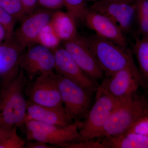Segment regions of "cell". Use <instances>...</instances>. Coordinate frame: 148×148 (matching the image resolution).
Here are the masks:
<instances>
[{
    "mask_svg": "<svg viewBox=\"0 0 148 148\" xmlns=\"http://www.w3.org/2000/svg\"><path fill=\"white\" fill-rule=\"evenodd\" d=\"M84 38L106 77L121 70H128L138 80L140 87L148 92V84L135 64L128 48L122 47L96 34Z\"/></svg>",
    "mask_w": 148,
    "mask_h": 148,
    "instance_id": "cell-1",
    "label": "cell"
},
{
    "mask_svg": "<svg viewBox=\"0 0 148 148\" xmlns=\"http://www.w3.org/2000/svg\"><path fill=\"white\" fill-rule=\"evenodd\" d=\"M27 80L20 69L15 76L3 82L0 98V126L18 127L24 123L27 102L23 90Z\"/></svg>",
    "mask_w": 148,
    "mask_h": 148,
    "instance_id": "cell-2",
    "label": "cell"
},
{
    "mask_svg": "<svg viewBox=\"0 0 148 148\" xmlns=\"http://www.w3.org/2000/svg\"><path fill=\"white\" fill-rule=\"evenodd\" d=\"M147 114L148 98L137 92L128 100L121 102L117 107L98 138L127 134L141 119Z\"/></svg>",
    "mask_w": 148,
    "mask_h": 148,
    "instance_id": "cell-3",
    "label": "cell"
},
{
    "mask_svg": "<svg viewBox=\"0 0 148 148\" xmlns=\"http://www.w3.org/2000/svg\"><path fill=\"white\" fill-rule=\"evenodd\" d=\"M24 124L27 128L28 140H38L57 147L64 143L86 140L80 135L79 129L82 122L75 121L65 127L48 124L33 119H26Z\"/></svg>",
    "mask_w": 148,
    "mask_h": 148,
    "instance_id": "cell-4",
    "label": "cell"
},
{
    "mask_svg": "<svg viewBox=\"0 0 148 148\" xmlns=\"http://www.w3.org/2000/svg\"><path fill=\"white\" fill-rule=\"evenodd\" d=\"M58 87L68 119H85L92 106V92L71 80L57 74Z\"/></svg>",
    "mask_w": 148,
    "mask_h": 148,
    "instance_id": "cell-5",
    "label": "cell"
},
{
    "mask_svg": "<svg viewBox=\"0 0 148 148\" xmlns=\"http://www.w3.org/2000/svg\"><path fill=\"white\" fill-rule=\"evenodd\" d=\"M95 92V103L79 129L80 134L86 140L99 138L111 115L121 103L100 86Z\"/></svg>",
    "mask_w": 148,
    "mask_h": 148,
    "instance_id": "cell-6",
    "label": "cell"
},
{
    "mask_svg": "<svg viewBox=\"0 0 148 148\" xmlns=\"http://www.w3.org/2000/svg\"><path fill=\"white\" fill-rule=\"evenodd\" d=\"M30 101L40 106L64 108L58 89L57 74L52 71L39 75L30 86Z\"/></svg>",
    "mask_w": 148,
    "mask_h": 148,
    "instance_id": "cell-7",
    "label": "cell"
},
{
    "mask_svg": "<svg viewBox=\"0 0 148 148\" xmlns=\"http://www.w3.org/2000/svg\"><path fill=\"white\" fill-rule=\"evenodd\" d=\"M18 64L20 69L32 79L38 75L53 71L55 69V58L51 49L37 43L24 50Z\"/></svg>",
    "mask_w": 148,
    "mask_h": 148,
    "instance_id": "cell-8",
    "label": "cell"
},
{
    "mask_svg": "<svg viewBox=\"0 0 148 148\" xmlns=\"http://www.w3.org/2000/svg\"><path fill=\"white\" fill-rule=\"evenodd\" d=\"M53 12L47 9H36L21 20L13 36L24 49L36 43L40 33L50 22Z\"/></svg>",
    "mask_w": 148,
    "mask_h": 148,
    "instance_id": "cell-9",
    "label": "cell"
},
{
    "mask_svg": "<svg viewBox=\"0 0 148 148\" xmlns=\"http://www.w3.org/2000/svg\"><path fill=\"white\" fill-rule=\"evenodd\" d=\"M88 8L108 16L114 21L124 33H129L136 15L137 4L136 1H95Z\"/></svg>",
    "mask_w": 148,
    "mask_h": 148,
    "instance_id": "cell-10",
    "label": "cell"
},
{
    "mask_svg": "<svg viewBox=\"0 0 148 148\" xmlns=\"http://www.w3.org/2000/svg\"><path fill=\"white\" fill-rule=\"evenodd\" d=\"M64 42V48L85 73L95 80L103 78L104 73L84 37Z\"/></svg>",
    "mask_w": 148,
    "mask_h": 148,
    "instance_id": "cell-11",
    "label": "cell"
},
{
    "mask_svg": "<svg viewBox=\"0 0 148 148\" xmlns=\"http://www.w3.org/2000/svg\"><path fill=\"white\" fill-rule=\"evenodd\" d=\"M55 58V69L58 74L71 80L91 92L96 91L99 86L83 71L64 47L52 50Z\"/></svg>",
    "mask_w": 148,
    "mask_h": 148,
    "instance_id": "cell-12",
    "label": "cell"
},
{
    "mask_svg": "<svg viewBox=\"0 0 148 148\" xmlns=\"http://www.w3.org/2000/svg\"><path fill=\"white\" fill-rule=\"evenodd\" d=\"M82 20L98 36L122 47H127L125 33L114 21L108 16L90 10L88 8Z\"/></svg>",
    "mask_w": 148,
    "mask_h": 148,
    "instance_id": "cell-13",
    "label": "cell"
},
{
    "mask_svg": "<svg viewBox=\"0 0 148 148\" xmlns=\"http://www.w3.org/2000/svg\"><path fill=\"white\" fill-rule=\"evenodd\" d=\"M100 86L121 102L129 99L138 92L140 84L131 72L123 70L106 77Z\"/></svg>",
    "mask_w": 148,
    "mask_h": 148,
    "instance_id": "cell-14",
    "label": "cell"
},
{
    "mask_svg": "<svg viewBox=\"0 0 148 148\" xmlns=\"http://www.w3.org/2000/svg\"><path fill=\"white\" fill-rule=\"evenodd\" d=\"M25 50L13 36L0 44V74L3 79L13 75L19 71L18 60Z\"/></svg>",
    "mask_w": 148,
    "mask_h": 148,
    "instance_id": "cell-15",
    "label": "cell"
},
{
    "mask_svg": "<svg viewBox=\"0 0 148 148\" xmlns=\"http://www.w3.org/2000/svg\"><path fill=\"white\" fill-rule=\"evenodd\" d=\"M27 114L32 119L65 127L72 123L68 119L64 108H52L27 102Z\"/></svg>",
    "mask_w": 148,
    "mask_h": 148,
    "instance_id": "cell-16",
    "label": "cell"
},
{
    "mask_svg": "<svg viewBox=\"0 0 148 148\" xmlns=\"http://www.w3.org/2000/svg\"><path fill=\"white\" fill-rule=\"evenodd\" d=\"M76 20L67 12L57 11L53 12L50 23L61 40L64 42L78 36Z\"/></svg>",
    "mask_w": 148,
    "mask_h": 148,
    "instance_id": "cell-17",
    "label": "cell"
},
{
    "mask_svg": "<svg viewBox=\"0 0 148 148\" xmlns=\"http://www.w3.org/2000/svg\"><path fill=\"white\" fill-rule=\"evenodd\" d=\"M101 139L108 148H148V136L139 133L130 132Z\"/></svg>",
    "mask_w": 148,
    "mask_h": 148,
    "instance_id": "cell-18",
    "label": "cell"
},
{
    "mask_svg": "<svg viewBox=\"0 0 148 148\" xmlns=\"http://www.w3.org/2000/svg\"><path fill=\"white\" fill-rule=\"evenodd\" d=\"M133 52L139 64V70L148 84V37L136 39Z\"/></svg>",
    "mask_w": 148,
    "mask_h": 148,
    "instance_id": "cell-19",
    "label": "cell"
},
{
    "mask_svg": "<svg viewBox=\"0 0 148 148\" xmlns=\"http://www.w3.org/2000/svg\"><path fill=\"white\" fill-rule=\"evenodd\" d=\"M61 41L49 22L40 33L36 43L45 46L53 50L58 47Z\"/></svg>",
    "mask_w": 148,
    "mask_h": 148,
    "instance_id": "cell-20",
    "label": "cell"
},
{
    "mask_svg": "<svg viewBox=\"0 0 148 148\" xmlns=\"http://www.w3.org/2000/svg\"><path fill=\"white\" fill-rule=\"evenodd\" d=\"M137 16L139 29L143 37H148V0H136Z\"/></svg>",
    "mask_w": 148,
    "mask_h": 148,
    "instance_id": "cell-21",
    "label": "cell"
},
{
    "mask_svg": "<svg viewBox=\"0 0 148 148\" xmlns=\"http://www.w3.org/2000/svg\"><path fill=\"white\" fill-rule=\"evenodd\" d=\"M0 6L16 20L21 21L27 16L20 0H0Z\"/></svg>",
    "mask_w": 148,
    "mask_h": 148,
    "instance_id": "cell-22",
    "label": "cell"
},
{
    "mask_svg": "<svg viewBox=\"0 0 148 148\" xmlns=\"http://www.w3.org/2000/svg\"><path fill=\"white\" fill-rule=\"evenodd\" d=\"M67 12L76 20H82L87 8L86 0H64Z\"/></svg>",
    "mask_w": 148,
    "mask_h": 148,
    "instance_id": "cell-23",
    "label": "cell"
},
{
    "mask_svg": "<svg viewBox=\"0 0 148 148\" xmlns=\"http://www.w3.org/2000/svg\"><path fill=\"white\" fill-rule=\"evenodd\" d=\"M16 20L10 14L0 6V24L4 28L6 32L5 40L13 36Z\"/></svg>",
    "mask_w": 148,
    "mask_h": 148,
    "instance_id": "cell-24",
    "label": "cell"
},
{
    "mask_svg": "<svg viewBox=\"0 0 148 148\" xmlns=\"http://www.w3.org/2000/svg\"><path fill=\"white\" fill-rule=\"evenodd\" d=\"M57 147L63 148H108L101 141L92 140L64 143L58 145Z\"/></svg>",
    "mask_w": 148,
    "mask_h": 148,
    "instance_id": "cell-25",
    "label": "cell"
},
{
    "mask_svg": "<svg viewBox=\"0 0 148 148\" xmlns=\"http://www.w3.org/2000/svg\"><path fill=\"white\" fill-rule=\"evenodd\" d=\"M17 127H14L10 135L0 145V148H24L25 142L17 134Z\"/></svg>",
    "mask_w": 148,
    "mask_h": 148,
    "instance_id": "cell-26",
    "label": "cell"
},
{
    "mask_svg": "<svg viewBox=\"0 0 148 148\" xmlns=\"http://www.w3.org/2000/svg\"><path fill=\"white\" fill-rule=\"evenodd\" d=\"M130 132L139 133L148 136V114L141 119L135 125L128 133Z\"/></svg>",
    "mask_w": 148,
    "mask_h": 148,
    "instance_id": "cell-27",
    "label": "cell"
},
{
    "mask_svg": "<svg viewBox=\"0 0 148 148\" xmlns=\"http://www.w3.org/2000/svg\"><path fill=\"white\" fill-rule=\"evenodd\" d=\"M38 4L44 8L53 10L64 6V0H38Z\"/></svg>",
    "mask_w": 148,
    "mask_h": 148,
    "instance_id": "cell-28",
    "label": "cell"
},
{
    "mask_svg": "<svg viewBox=\"0 0 148 148\" xmlns=\"http://www.w3.org/2000/svg\"><path fill=\"white\" fill-rule=\"evenodd\" d=\"M26 15L32 13L36 10L38 0H20Z\"/></svg>",
    "mask_w": 148,
    "mask_h": 148,
    "instance_id": "cell-29",
    "label": "cell"
},
{
    "mask_svg": "<svg viewBox=\"0 0 148 148\" xmlns=\"http://www.w3.org/2000/svg\"><path fill=\"white\" fill-rule=\"evenodd\" d=\"M15 127L0 126V145L10 135Z\"/></svg>",
    "mask_w": 148,
    "mask_h": 148,
    "instance_id": "cell-30",
    "label": "cell"
},
{
    "mask_svg": "<svg viewBox=\"0 0 148 148\" xmlns=\"http://www.w3.org/2000/svg\"><path fill=\"white\" fill-rule=\"evenodd\" d=\"M29 142L26 145V147L28 148H56V146H51L48 145L47 143L38 141L33 140Z\"/></svg>",
    "mask_w": 148,
    "mask_h": 148,
    "instance_id": "cell-31",
    "label": "cell"
},
{
    "mask_svg": "<svg viewBox=\"0 0 148 148\" xmlns=\"http://www.w3.org/2000/svg\"><path fill=\"white\" fill-rule=\"evenodd\" d=\"M6 38V32L4 27L0 24V43L2 41L5 40Z\"/></svg>",
    "mask_w": 148,
    "mask_h": 148,
    "instance_id": "cell-32",
    "label": "cell"
},
{
    "mask_svg": "<svg viewBox=\"0 0 148 148\" xmlns=\"http://www.w3.org/2000/svg\"><path fill=\"white\" fill-rule=\"evenodd\" d=\"M120 1H125V0H97L96 1L100 2H110ZM127 1H136V0H127Z\"/></svg>",
    "mask_w": 148,
    "mask_h": 148,
    "instance_id": "cell-33",
    "label": "cell"
},
{
    "mask_svg": "<svg viewBox=\"0 0 148 148\" xmlns=\"http://www.w3.org/2000/svg\"><path fill=\"white\" fill-rule=\"evenodd\" d=\"M86 1H93L95 2L97 0H86Z\"/></svg>",
    "mask_w": 148,
    "mask_h": 148,
    "instance_id": "cell-34",
    "label": "cell"
}]
</instances>
